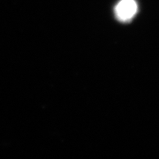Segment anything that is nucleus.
Wrapping results in <instances>:
<instances>
[{
    "label": "nucleus",
    "instance_id": "obj_1",
    "mask_svg": "<svg viewBox=\"0 0 159 159\" xmlns=\"http://www.w3.org/2000/svg\"><path fill=\"white\" fill-rule=\"evenodd\" d=\"M137 12V4L134 0H121L115 7V14L120 21H128Z\"/></svg>",
    "mask_w": 159,
    "mask_h": 159
}]
</instances>
